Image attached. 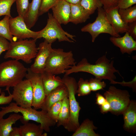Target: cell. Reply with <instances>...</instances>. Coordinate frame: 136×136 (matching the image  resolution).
<instances>
[{
  "instance_id": "6da1fadb",
  "label": "cell",
  "mask_w": 136,
  "mask_h": 136,
  "mask_svg": "<svg viewBox=\"0 0 136 136\" xmlns=\"http://www.w3.org/2000/svg\"><path fill=\"white\" fill-rule=\"evenodd\" d=\"M114 60L109 59L106 55L99 58L95 64L90 63L86 58H84L77 64L67 70L65 75H69L74 73L85 72L91 74L95 77L100 80H108L111 82L116 78L115 73H118L121 76L119 71L114 67Z\"/></svg>"
},
{
  "instance_id": "484cf974",
  "label": "cell",
  "mask_w": 136,
  "mask_h": 136,
  "mask_svg": "<svg viewBox=\"0 0 136 136\" xmlns=\"http://www.w3.org/2000/svg\"><path fill=\"white\" fill-rule=\"evenodd\" d=\"M118 12L125 23H128L136 21V5L125 9H119Z\"/></svg>"
},
{
  "instance_id": "277c9868",
  "label": "cell",
  "mask_w": 136,
  "mask_h": 136,
  "mask_svg": "<svg viewBox=\"0 0 136 136\" xmlns=\"http://www.w3.org/2000/svg\"><path fill=\"white\" fill-rule=\"evenodd\" d=\"M72 51H64L62 49H52L47 60L44 71L54 75L65 73L76 64Z\"/></svg>"
},
{
  "instance_id": "4316f807",
  "label": "cell",
  "mask_w": 136,
  "mask_h": 136,
  "mask_svg": "<svg viewBox=\"0 0 136 136\" xmlns=\"http://www.w3.org/2000/svg\"><path fill=\"white\" fill-rule=\"evenodd\" d=\"M10 18L9 16L6 15L0 20V36L11 42L16 41L15 40V37L12 35L10 32L9 24Z\"/></svg>"
},
{
  "instance_id": "603a6c76",
  "label": "cell",
  "mask_w": 136,
  "mask_h": 136,
  "mask_svg": "<svg viewBox=\"0 0 136 136\" xmlns=\"http://www.w3.org/2000/svg\"><path fill=\"white\" fill-rule=\"evenodd\" d=\"M22 116L16 113L6 119L0 117V136H9L12 129V125L20 120Z\"/></svg>"
},
{
  "instance_id": "836d02e7",
  "label": "cell",
  "mask_w": 136,
  "mask_h": 136,
  "mask_svg": "<svg viewBox=\"0 0 136 136\" xmlns=\"http://www.w3.org/2000/svg\"><path fill=\"white\" fill-rule=\"evenodd\" d=\"M58 0H43L39 11V16L48 12Z\"/></svg>"
},
{
  "instance_id": "7c38bea8",
  "label": "cell",
  "mask_w": 136,
  "mask_h": 136,
  "mask_svg": "<svg viewBox=\"0 0 136 136\" xmlns=\"http://www.w3.org/2000/svg\"><path fill=\"white\" fill-rule=\"evenodd\" d=\"M9 24L11 34L17 39L31 38L37 40L38 39L39 31H33L28 28L23 18L20 16L10 17Z\"/></svg>"
},
{
  "instance_id": "d6986e66",
  "label": "cell",
  "mask_w": 136,
  "mask_h": 136,
  "mask_svg": "<svg viewBox=\"0 0 136 136\" xmlns=\"http://www.w3.org/2000/svg\"><path fill=\"white\" fill-rule=\"evenodd\" d=\"M46 96L59 86L63 84L62 79L46 71L41 74Z\"/></svg>"
},
{
  "instance_id": "f1b7e54d",
  "label": "cell",
  "mask_w": 136,
  "mask_h": 136,
  "mask_svg": "<svg viewBox=\"0 0 136 136\" xmlns=\"http://www.w3.org/2000/svg\"><path fill=\"white\" fill-rule=\"evenodd\" d=\"M77 84V93L79 96L87 95L90 93L91 91L88 80L80 78Z\"/></svg>"
},
{
  "instance_id": "8fae6325",
  "label": "cell",
  "mask_w": 136,
  "mask_h": 136,
  "mask_svg": "<svg viewBox=\"0 0 136 136\" xmlns=\"http://www.w3.org/2000/svg\"><path fill=\"white\" fill-rule=\"evenodd\" d=\"M25 78L30 82L32 90V106L36 110L40 109L46 96L41 74L33 72L28 68Z\"/></svg>"
},
{
  "instance_id": "ffe728a7",
  "label": "cell",
  "mask_w": 136,
  "mask_h": 136,
  "mask_svg": "<svg viewBox=\"0 0 136 136\" xmlns=\"http://www.w3.org/2000/svg\"><path fill=\"white\" fill-rule=\"evenodd\" d=\"M69 22L75 24L85 22L91 15L80 4H70Z\"/></svg>"
},
{
  "instance_id": "8992f818",
  "label": "cell",
  "mask_w": 136,
  "mask_h": 136,
  "mask_svg": "<svg viewBox=\"0 0 136 136\" xmlns=\"http://www.w3.org/2000/svg\"><path fill=\"white\" fill-rule=\"evenodd\" d=\"M48 18L45 27L39 31L38 39L43 38L49 43H52L57 40L59 42L66 41L74 43L76 41L75 37L64 31L59 23L53 17L52 14L48 13Z\"/></svg>"
},
{
  "instance_id": "1f68e13d",
  "label": "cell",
  "mask_w": 136,
  "mask_h": 136,
  "mask_svg": "<svg viewBox=\"0 0 136 136\" xmlns=\"http://www.w3.org/2000/svg\"><path fill=\"white\" fill-rule=\"evenodd\" d=\"M15 2L18 15L23 19L28 9L29 4L28 0H16Z\"/></svg>"
},
{
  "instance_id": "52a82bcc",
  "label": "cell",
  "mask_w": 136,
  "mask_h": 136,
  "mask_svg": "<svg viewBox=\"0 0 136 136\" xmlns=\"http://www.w3.org/2000/svg\"><path fill=\"white\" fill-rule=\"evenodd\" d=\"M97 10L98 15L95 20L83 27L81 29V31L89 33L91 36L92 42L102 33H108L115 37H120L111 25L103 8H99Z\"/></svg>"
},
{
  "instance_id": "ac0fdd59",
  "label": "cell",
  "mask_w": 136,
  "mask_h": 136,
  "mask_svg": "<svg viewBox=\"0 0 136 136\" xmlns=\"http://www.w3.org/2000/svg\"><path fill=\"white\" fill-rule=\"evenodd\" d=\"M117 7L105 11L108 19L112 26L118 33L127 31L128 23L123 21L118 12Z\"/></svg>"
},
{
  "instance_id": "f6af8a7d",
  "label": "cell",
  "mask_w": 136,
  "mask_h": 136,
  "mask_svg": "<svg viewBox=\"0 0 136 136\" xmlns=\"http://www.w3.org/2000/svg\"><path fill=\"white\" fill-rule=\"evenodd\" d=\"M1 92H2L1 89L0 88V94H1Z\"/></svg>"
},
{
  "instance_id": "8d00e7d4",
  "label": "cell",
  "mask_w": 136,
  "mask_h": 136,
  "mask_svg": "<svg viewBox=\"0 0 136 136\" xmlns=\"http://www.w3.org/2000/svg\"><path fill=\"white\" fill-rule=\"evenodd\" d=\"M136 4V0H118L117 7L118 9H125Z\"/></svg>"
},
{
  "instance_id": "30bf717a",
  "label": "cell",
  "mask_w": 136,
  "mask_h": 136,
  "mask_svg": "<svg viewBox=\"0 0 136 136\" xmlns=\"http://www.w3.org/2000/svg\"><path fill=\"white\" fill-rule=\"evenodd\" d=\"M12 99L18 106L24 108L32 106L33 93L31 85L28 80H23L13 87Z\"/></svg>"
},
{
  "instance_id": "4dcf8cb0",
  "label": "cell",
  "mask_w": 136,
  "mask_h": 136,
  "mask_svg": "<svg viewBox=\"0 0 136 136\" xmlns=\"http://www.w3.org/2000/svg\"><path fill=\"white\" fill-rule=\"evenodd\" d=\"M62 100H60L53 104L47 112L49 117L55 121L56 123L61 110Z\"/></svg>"
},
{
  "instance_id": "7402d4cb",
  "label": "cell",
  "mask_w": 136,
  "mask_h": 136,
  "mask_svg": "<svg viewBox=\"0 0 136 136\" xmlns=\"http://www.w3.org/2000/svg\"><path fill=\"white\" fill-rule=\"evenodd\" d=\"M70 110L68 96L62 100L61 110L59 115L57 122V125H61L69 131H70Z\"/></svg>"
},
{
  "instance_id": "e0dca14e",
  "label": "cell",
  "mask_w": 136,
  "mask_h": 136,
  "mask_svg": "<svg viewBox=\"0 0 136 136\" xmlns=\"http://www.w3.org/2000/svg\"><path fill=\"white\" fill-rule=\"evenodd\" d=\"M124 120V129L132 132L136 130V102L131 100L122 114Z\"/></svg>"
},
{
  "instance_id": "ee69618b",
  "label": "cell",
  "mask_w": 136,
  "mask_h": 136,
  "mask_svg": "<svg viewBox=\"0 0 136 136\" xmlns=\"http://www.w3.org/2000/svg\"><path fill=\"white\" fill-rule=\"evenodd\" d=\"M70 4H79L81 0H64Z\"/></svg>"
},
{
  "instance_id": "4fadbf2b",
  "label": "cell",
  "mask_w": 136,
  "mask_h": 136,
  "mask_svg": "<svg viewBox=\"0 0 136 136\" xmlns=\"http://www.w3.org/2000/svg\"><path fill=\"white\" fill-rule=\"evenodd\" d=\"M52 44L45 40L39 44L34 62L30 68L32 72L41 74L44 71L47 60L53 49Z\"/></svg>"
},
{
  "instance_id": "d6a6232c",
  "label": "cell",
  "mask_w": 136,
  "mask_h": 136,
  "mask_svg": "<svg viewBox=\"0 0 136 136\" xmlns=\"http://www.w3.org/2000/svg\"><path fill=\"white\" fill-rule=\"evenodd\" d=\"M102 80L95 77L91 78L89 80V84L91 91H96L103 90L106 87V83Z\"/></svg>"
},
{
  "instance_id": "ba28073f",
  "label": "cell",
  "mask_w": 136,
  "mask_h": 136,
  "mask_svg": "<svg viewBox=\"0 0 136 136\" xmlns=\"http://www.w3.org/2000/svg\"><path fill=\"white\" fill-rule=\"evenodd\" d=\"M68 76L64 75L62 79L68 91L70 110V131L75 132L80 125L79 117L81 108L75 96L78 88L77 83L74 78Z\"/></svg>"
},
{
  "instance_id": "9a60e30c",
  "label": "cell",
  "mask_w": 136,
  "mask_h": 136,
  "mask_svg": "<svg viewBox=\"0 0 136 136\" xmlns=\"http://www.w3.org/2000/svg\"><path fill=\"white\" fill-rule=\"evenodd\" d=\"M68 96V91L66 86L63 84L52 91L46 96L41 107L42 110L47 112L54 104L62 100Z\"/></svg>"
},
{
  "instance_id": "f35d334b",
  "label": "cell",
  "mask_w": 136,
  "mask_h": 136,
  "mask_svg": "<svg viewBox=\"0 0 136 136\" xmlns=\"http://www.w3.org/2000/svg\"><path fill=\"white\" fill-rule=\"evenodd\" d=\"M127 32L135 40H136V21L128 23Z\"/></svg>"
},
{
  "instance_id": "74e56055",
  "label": "cell",
  "mask_w": 136,
  "mask_h": 136,
  "mask_svg": "<svg viewBox=\"0 0 136 136\" xmlns=\"http://www.w3.org/2000/svg\"><path fill=\"white\" fill-rule=\"evenodd\" d=\"M9 95L6 96L5 93L2 92L0 95V105H5L10 104L12 99V96L10 91H8Z\"/></svg>"
},
{
  "instance_id": "83f0119b",
  "label": "cell",
  "mask_w": 136,
  "mask_h": 136,
  "mask_svg": "<svg viewBox=\"0 0 136 136\" xmlns=\"http://www.w3.org/2000/svg\"><path fill=\"white\" fill-rule=\"evenodd\" d=\"M79 4L90 15L103 7L100 0H81Z\"/></svg>"
},
{
  "instance_id": "ab89813d",
  "label": "cell",
  "mask_w": 136,
  "mask_h": 136,
  "mask_svg": "<svg viewBox=\"0 0 136 136\" xmlns=\"http://www.w3.org/2000/svg\"><path fill=\"white\" fill-rule=\"evenodd\" d=\"M10 44L7 39L0 36V55L4 52L7 51Z\"/></svg>"
},
{
  "instance_id": "2e32d148",
  "label": "cell",
  "mask_w": 136,
  "mask_h": 136,
  "mask_svg": "<svg viewBox=\"0 0 136 136\" xmlns=\"http://www.w3.org/2000/svg\"><path fill=\"white\" fill-rule=\"evenodd\" d=\"M110 40L115 46L120 48L122 54L127 53L130 54L136 50V41L127 32L122 37L112 36Z\"/></svg>"
},
{
  "instance_id": "3957f363",
  "label": "cell",
  "mask_w": 136,
  "mask_h": 136,
  "mask_svg": "<svg viewBox=\"0 0 136 136\" xmlns=\"http://www.w3.org/2000/svg\"><path fill=\"white\" fill-rule=\"evenodd\" d=\"M28 68L18 60H11L0 64V87L8 91L23 80Z\"/></svg>"
},
{
  "instance_id": "7bdbcfd3",
  "label": "cell",
  "mask_w": 136,
  "mask_h": 136,
  "mask_svg": "<svg viewBox=\"0 0 136 136\" xmlns=\"http://www.w3.org/2000/svg\"><path fill=\"white\" fill-rule=\"evenodd\" d=\"M9 136H22L21 129L19 127H12V129Z\"/></svg>"
},
{
  "instance_id": "9c48e42d",
  "label": "cell",
  "mask_w": 136,
  "mask_h": 136,
  "mask_svg": "<svg viewBox=\"0 0 136 136\" xmlns=\"http://www.w3.org/2000/svg\"><path fill=\"white\" fill-rule=\"evenodd\" d=\"M104 96L110 105V112L116 115L122 114L130 101L127 90L117 88L113 86L109 87Z\"/></svg>"
},
{
  "instance_id": "f546056e",
  "label": "cell",
  "mask_w": 136,
  "mask_h": 136,
  "mask_svg": "<svg viewBox=\"0 0 136 136\" xmlns=\"http://www.w3.org/2000/svg\"><path fill=\"white\" fill-rule=\"evenodd\" d=\"M16 0H0V16L7 15L12 17L10 10Z\"/></svg>"
},
{
  "instance_id": "d590c367",
  "label": "cell",
  "mask_w": 136,
  "mask_h": 136,
  "mask_svg": "<svg viewBox=\"0 0 136 136\" xmlns=\"http://www.w3.org/2000/svg\"><path fill=\"white\" fill-rule=\"evenodd\" d=\"M103 5V8L106 11L116 7L118 0H100Z\"/></svg>"
},
{
  "instance_id": "d4e9b609",
  "label": "cell",
  "mask_w": 136,
  "mask_h": 136,
  "mask_svg": "<svg viewBox=\"0 0 136 136\" xmlns=\"http://www.w3.org/2000/svg\"><path fill=\"white\" fill-rule=\"evenodd\" d=\"M22 136H46L47 134L43 133L44 130L40 124L39 125L28 122L19 127Z\"/></svg>"
},
{
  "instance_id": "44dd1931",
  "label": "cell",
  "mask_w": 136,
  "mask_h": 136,
  "mask_svg": "<svg viewBox=\"0 0 136 136\" xmlns=\"http://www.w3.org/2000/svg\"><path fill=\"white\" fill-rule=\"evenodd\" d=\"M42 0H32L29 3L28 10L23 19L30 29L34 26L38 19L39 11Z\"/></svg>"
},
{
  "instance_id": "e575fe53",
  "label": "cell",
  "mask_w": 136,
  "mask_h": 136,
  "mask_svg": "<svg viewBox=\"0 0 136 136\" xmlns=\"http://www.w3.org/2000/svg\"><path fill=\"white\" fill-rule=\"evenodd\" d=\"M110 82V83L113 84H118L121 85L128 87L131 88L134 92L136 91V76H135L132 80L130 81L126 82L123 80L122 82H118L113 80Z\"/></svg>"
},
{
  "instance_id": "5bb4252c",
  "label": "cell",
  "mask_w": 136,
  "mask_h": 136,
  "mask_svg": "<svg viewBox=\"0 0 136 136\" xmlns=\"http://www.w3.org/2000/svg\"><path fill=\"white\" fill-rule=\"evenodd\" d=\"M51 9L53 17L60 24L66 25L69 22L70 3L64 0H58Z\"/></svg>"
},
{
  "instance_id": "5b68a950",
  "label": "cell",
  "mask_w": 136,
  "mask_h": 136,
  "mask_svg": "<svg viewBox=\"0 0 136 136\" xmlns=\"http://www.w3.org/2000/svg\"><path fill=\"white\" fill-rule=\"evenodd\" d=\"M36 41V40L33 39H26L10 42L9 48L4 58H11L18 60H20L26 63H30L38 52Z\"/></svg>"
},
{
  "instance_id": "60d3db41",
  "label": "cell",
  "mask_w": 136,
  "mask_h": 136,
  "mask_svg": "<svg viewBox=\"0 0 136 136\" xmlns=\"http://www.w3.org/2000/svg\"><path fill=\"white\" fill-rule=\"evenodd\" d=\"M100 112L101 113L104 114L110 112L111 107L107 100L103 104L99 106Z\"/></svg>"
},
{
  "instance_id": "7a4b0ae2",
  "label": "cell",
  "mask_w": 136,
  "mask_h": 136,
  "mask_svg": "<svg viewBox=\"0 0 136 136\" xmlns=\"http://www.w3.org/2000/svg\"><path fill=\"white\" fill-rule=\"evenodd\" d=\"M1 108L0 117H3L6 114L10 113H20L22 115L20 120L22 123H28L30 120L35 121L40 123L44 130L47 132H50V127L56 123L49 117L47 112L42 110L37 111L31 107L22 108L15 103H11L8 106Z\"/></svg>"
},
{
  "instance_id": "cb8c5ba5",
  "label": "cell",
  "mask_w": 136,
  "mask_h": 136,
  "mask_svg": "<svg viewBox=\"0 0 136 136\" xmlns=\"http://www.w3.org/2000/svg\"><path fill=\"white\" fill-rule=\"evenodd\" d=\"M97 127L94 125L93 121L87 119L85 120L72 135V136H99L94 130Z\"/></svg>"
},
{
  "instance_id": "b9f144b4",
  "label": "cell",
  "mask_w": 136,
  "mask_h": 136,
  "mask_svg": "<svg viewBox=\"0 0 136 136\" xmlns=\"http://www.w3.org/2000/svg\"><path fill=\"white\" fill-rule=\"evenodd\" d=\"M96 103L99 106L104 104L106 101L104 96L98 92L96 93Z\"/></svg>"
}]
</instances>
